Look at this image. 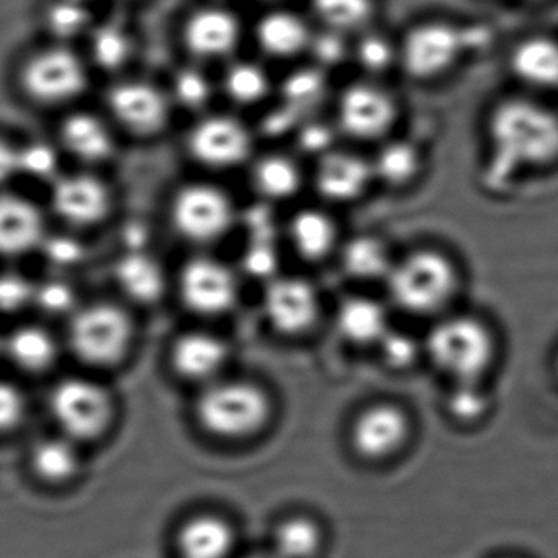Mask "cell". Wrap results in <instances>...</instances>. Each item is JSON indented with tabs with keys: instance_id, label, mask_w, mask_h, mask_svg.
<instances>
[{
	"instance_id": "6da1fadb",
	"label": "cell",
	"mask_w": 558,
	"mask_h": 558,
	"mask_svg": "<svg viewBox=\"0 0 558 558\" xmlns=\"http://www.w3.org/2000/svg\"><path fill=\"white\" fill-rule=\"evenodd\" d=\"M488 138L499 165L544 168L558 159V113L534 100H501L488 117Z\"/></svg>"
},
{
	"instance_id": "7a4b0ae2",
	"label": "cell",
	"mask_w": 558,
	"mask_h": 558,
	"mask_svg": "<svg viewBox=\"0 0 558 558\" xmlns=\"http://www.w3.org/2000/svg\"><path fill=\"white\" fill-rule=\"evenodd\" d=\"M387 286L398 308L411 315H433L456 295L459 274L446 254L417 250L391 266Z\"/></svg>"
},
{
	"instance_id": "3957f363",
	"label": "cell",
	"mask_w": 558,
	"mask_h": 558,
	"mask_svg": "<svg viewBox=\"0 0 558 558\" xmlns=\"http://www.w3.org/2000/svg\"><path fill=\"white\" fill-rule=\"evenodd\" d=\"M427 354L434 364L457 381H476L495 357V339L480 319L453 316L430 329Z\"/></svg>"
},
{
	"instance_id": "277c9868",
	"label": "cell",
	"mask_w": 558,
	"mask_h": 558,
	"mask_svg": "<svg viewBox=\"0 0 558 558\" xmlns=\"http://www.w3.org/2000/svg\"><path fill=\"white\" fill-rule=\"evenodd\" d=\"M197 416L214 436L243 439L263 429L270 416V401L256 385L221 381L201 395Z\"/></svg>"
},
{
	"instance_id": "5b68a950",
	"label": "cell",
	"mask_w": 558,
	"mask_h": 558,
	"mask_svg": "<svg viewBox=\"0 0 558 558\" xmlns=\"http://www.w3.org/2000/svg\"><path fill=\"white\" fill-rule=\"evenodd\" d=\"M469 34L447 22H424L404 35L398 61L414 81H434L449 73L470 47Z\"/></svg>"
},
{
	"instance_id": "8992f818",
	"label": "cell",
	"mask_w": 558,
	"mask_h": 558,
	"mask_svg": "<svg viewBox=\"0 0 558 558\" xmlns=\"http://www.w3.org/2000/svg\"><path fill=\"white\" fill-rule=\"evenodd\" d=\"M132 323L125 312L113 305L87 306L76 313L70 326L74 354L86 364L112 365L129 351Z\"/></svg>"
},
{
	"instance_id": "52a82bcc",
	"label": "cell",
	"mask_w": 558,
	"mask_h": 558,
	"mask_svg": "<svg viewBox=\"0 0 558 558\" xmlns=\"http://www.w3.org/2000/svg\"><path fill=\"white\" fill-rule=\"evenodd\" d=\"M51 413L70 439H94L112 420V398L106 388L86 378H66L51 391Z\"/></svg>"
},
{
	"instance_id": "ba28073f",
	"label": "cell",
	"mask_w": 558,
	"mask_h": 558,
	"mask_svg": "<svg viewBox=\"0 0 558 558\" xmlns=\"http://www.w3.org/2000/svg\"><path fill=\"white\" fill-rule=\"evenodd\" d=\"M230 198L220 189L197 184L182 189L172 205V220L182 236L195 243L220 240L233 223Z\"/></svg>"
},
{
	"instance_id": "9c48e42d",
	"label": "cell",
	"mask_w": 558,
	"mask_h": 558,
	"mask_svg": "<svg viewBox=\"0 0 558 558\" xmlns=\"http://www.w3.org/2000/svg\"><path fill=\"white\" fill-rule=\"evenodd\" d=\"M393 97L371 83H355L342 90L338 102V125L349 138L374 142L388 135L397 120Z\"/></svg>"
},
{
	"instance_id": "30bf717a",
	"label": "cell",
	"mask_w": 558,
	"mask_h": 558,
	"mask_svg": "<svg viewBox=\"0 0 558 558\" xmlns=\"http://www.w3.org/2000/svg\"><path fill=\"white\" fill-rule=\"evenodd\" d=\"M86 71L80 58L66 50L35 54L22 71V86L41 104H61L86 89Z\"/></svg>"
},
{
	"instance_id": "8fae6325",
	"label": "cell",
	"mask_w": 558,
	"mask_h": 558,
	"mask_svg": "<svg viewBox=\"0 0 558 558\" xmlns=\"http://www.w3.org/2000/svg\"><path fill=\"white\" fill-rule=\"evenodd\" d=\"M263 308L267 322L277 332L300 336L315 326L319 300L308 280L276 277L264 290Z\"/></svg>"
},
{
	"instance_id": "7c38bea8",
	"label": "cell",
	"mask_w": 558,
	"mask_h": 558,
	"mask_svg": "<svg viewBox=\"0 0 558 558\" xmlns=\"http://www.w3.org/2000/svg\"><path fill=\"white\" fill-rule=\"evenodd\" d=\"M181 293L192 312L198 315H221L236 302L238 283L225 264L198 257L184 267Z\"/></svg>"
},
{
	"instance_id": "4fadbf2b",
	"label": "cell",
	"mask_w": 558,
	"mask_h": 558,
	"mask_svg": "<svg viewBox=\"0 0 558 558\" xmlns=\"http://www.w3.org/2000/svg\"><path fill=\"white\" fill-rule=\"evenodd\" d=\"M189 146L194 158L208 168H233L246 161L253 138L238 120L210 117L195 126Z\"/></svg>"
},
{
	"instance_id": "5bb4252c",
	"label": "cell",
	"mask_w": 558,
	"mask_h": 558,
	"mask_svg": "<svg viewBox=\"0 0 558 558\" xmlns=\"http://www.w3.org/2000/svg\"><path fill=\"white\" fill-rule=\"evenodd\" d=\"M374 179L372 162L354 153L329 149L316 165V191L336 204L357 201L368 191Z\"/></svg>"
},
{
	"instance_id": "9a60e30c",
	"label": "cell",
	"mask_w": 558,
	"mask_h": 558,
	"mask_svg": "<svg viewBox=\"0 0 558 558\" xmlns=\"http://www.w3.org/2000/svg\"><path fill=\"white\" fill-rule=\"evenodd\" d=\"M408 433L410 424L400 408L375 404L355 420L352 444L365 459H385L401 449Z\"/></svg>"
},
{
	"instance_id": "2e32d148",
	"label": "cell",
	"mask_w": 558,
	"mask_h": 558,
	"mask_svg": "<svg viewBox=\"0 0 558 558\" xmlns=\"http://www.w3.org/2000/svg\"><path fill=\"white\" fill-rule=\"evenodd\" d=\"M109 106L116 119L138 135H155L168 122V100L149 84H119L110 93Z\"/></svg>"
},
{
	"instance_id": "e0dca14e",
	"label": "cell",
	"mask_w": 558,
	"mask_h": 558,
	"mask_svg": "<svg viewBox=\"0 0 558 558\" xmlns=\"http://www.w3.org/2000/svg\"><path fill=\"white\" fill-rule=\"evenodd\" d=\"M51 204L63 220L86 227L106 217L110 205L109 191L93 175H64L54 181Z\"/></svg>"
},
{
	"instance_id": "ac0fdd59",
	"label": "cell",
	"mask_w": 558,
	"mask_h": 558,
	"mask_svg": "<svg viewBox=\"0 0 558 558\" xmlns=\"http://www.w3.org/2000/svg\"><path fill=\"white\" fill-rule=\"evenodd\" d=\"M40 210L17 195H0V254L21 256L44 241Z\"/></svg>"
},
{
	"instance_id": "d6986e66",
	"label": "cell",
	"mask_w": 558,
	"mask_h": 558,
	"mask_svg": "<svg viewBox=\"0 0 558 558\" xmlns=\"http://www.w3.org/2000/svg\"><path fill=\"white\" fill-rule=\"evenodd\" d=\"M240 22L225 9H204L189 19L185 44L202 58L228 57L240 41Z\"/></svg>"
},
{
	"instance_id": "ffe728a7",
	"label": "cell",
	"mask_w": 558,
	"mask_h": 558,
	"mask_svg": "<svg viewBox=\"0 0 558 558\" xmlns=\"http://www.w3.org/2000/svg\"><path fill=\"white\" fill-rule=\"evenodd\" d=\"M511 73L525 86L558 89V41L548 37H529L512 48Z\"/></svg>"
},
{
	"instance_id": "44dd1931",
	"label": "cell",
	"mask_w": 558,
	"mask_h": 558,
	"mask_svg": "<svg viewBox=\"0 0 558 558\" xmlns=\"http://www.w3.org/2000/svg\"><path fill=\"white\" fill-rule=\"evenodd\" d=\"M313 34L306 22L292 12L277 11L264 15L256 27L260 50L277 60H289L308 50Z\"/></svg>"
},
{
	"instance_id": "7402d4cb",
	"label": "cell",
	"mask_w": 558,
	"mask_h": 558,
	"mask_svg": "<svg viewBox=\"0 0 558 558\" xmlns=\"http://www.w3.org/2000/svg\"><path fill=\"white\" fill-rule=\"evenodd\" d=\"M227 345L207 332H189L175 341L172 364L182 377L208 380L223 368Z\"/></svg>"
},
{
	"instance_id": "603a6c76",
	"label": "cell",
	"mask_w": 558,
	"mask_h": 558,
	"mask_svg": "<svg viewBox=\"0 0 558 558\" xmlns=\"http://www.w3.org/2000/svg\"><path fill=\"white\" fill-rule=\"evenodd\" d=\"M233 544V529L217 515L191 519L182 525L178 537L182 558H228Z\"/></svg>"
},
{
	"instance_id": "cb8c5ba5",
	"label": "cell",
	"mask_w": 558,
	"mask_h": 558,
	"mask_svg": "<svg viewBox=\"0 0 558 558\" xmlns=\"http://www.w3.org/2000/svg\"><path fill=\"white\" fill-rule=\"evenodd\" d=\"M289 238L293 250L302 259L318 263L335 250L338 241L335 221L322 210H300L289 225Z\"/></svg>"
},
{
	"instance_id": "d4e9b609",
	"label": "cell",
	"mask_w": 558,
	"mask_h": 558,
	"mask_svg": "<svg viewBox=\"0 0 558 558\" xmlns=\"http://www.w3.org/2000/svg\"><path fill=\"white\" fill-rule=\"evenodd\" d=\"M336 325L342 338L354 344L380 342L388 332L384 306L367 296H351L339 305Z\"/></svg>"
},
{
	"instance_id": "484cf974",
	"label": "cell",
	"mask_w": 558,
	"mask_h": 558,
	"mask_svg": "<svg viewBox=\"0 0 558 558\" xmlns=\"http://www.w3.org/2000/svg\"><path fill=\"white\" fill-rule=\"evenodd\" d=\"M117 282L123 292L138 303H153L161 299L166 280L161 266L148 254L133 251L117 264Z\"/></svg>"
},
{
	"instance_id": "4316f807",
	"label": "cell",
	"mask_w": 558,
	"mask_h": 558,
	"mask_svg": "<svg viewBox=\"0 0 558 558\" xmlns=\"http://www.w3.org/2000/svg\"><path fill=\"white\" fill-rule=\"evenodd\" d=\"M64 148L87 162L104 161L112 155L113 142L107 126L96 117L77 113L61 129Z\"/></svg>"
},
{
	"instance_id": "83f0119b",
	"label": "cell",
	"mask_w": 558,
	"mask_h": 558,
	"mask_svg": "<svg viewBox=\"0 0 558 558\" xmlns=\"http://www.w3.org/2000/svg\"><path fill=\"white\" fill-rule=\"evenodd\" d=\"M341 266L351 279L371 282L381 277L387 279L393 264L387 246L378 238L362 234L352 238L342 247Z\"/></svg>"
},
{
	"instance_id": "f1b7e54d",
	"label": "cell",
	"mask_w": 558,
	"mask_h": 558,
	"mask_svg": "<svg viewBox=\"0 0 558 558\" xmlns=\"http://www.w3.org/2000/svg\"><path fill=\"white\" fill-rule=\"evenodd\" d=\"M253 184L263 197L270 201H287L299 194L302 172L293 159L282 155H270L254 165Z\"/></svg>"
},
{
	"instance_id": "f546056e",
	"label": "cell",
	"mask_w": 558,
	"mask_h": 558,
	"mask_svg": "<svg viewBox=\"0 0 558 558\" xmlns=\"http://www.w3.org/2000/svg\"><path fill=\"white\" fill-rule=\"evenodd\" d=\"M4 348L19 367L31 372H41L53 365L58 352L53 338L35 326L12 332Z\"/></svg>"
},
{
	"instance_id": "4dcf8cb0",
	"label": "cell",
	"mask_w": 558,
	"mask_h": 558,
	"mask_svg": "<svg viewBox=\"0 0 558 558\" xmlns=\"http://www.w3.org/2000/svg\"><path fill=\"white\" fill-rule=\"evenodd\" d=\"M32 465L41 480L66 482L76 475L80 456L70 437H54L37 444L32 453Z\"/></svg>"
},
{
	"instance_id": "1f68e13d",
	"label": "cell",
	"mask_w": 558,
	"mask_h": 558,
	"mask_svg": "<svg viewBox=\"0 0 558 558\" xmlns=\"http://www.w3.org/2000/svg\"><path fill=\"white\" fill-rule=\"evenodd\" d=\"M312 9L326 31L341 35L364 31L374 17L372 0H312Z\"/></svg>"
},
{
	"instance_id": "d6a6232c",
	"label": "cell",
	"mask_w": 558,
	"mask_h": 558,
	"mask_svg": "<svg viewBox=\"0 0 558 558\" xmlns=\"http://www.w3.org/2000/svg\"><path fill=\"white\" fill-rule=\"evenodd\" d=\"M322 547V531L312 519L295 515L277 525L274 551L279 558H313Z\"/></svg>"
},
{
	"instance_id": "836d02e7",
	"label": "cell",
	"mask_w": 558,
	"mask_h": 558,
	"mask_svg": "<svg viewBox=\"0 0 558 558\" xmlns=\"http://www.w3.org/2000/svg\"><path fill=\"white\" fill-rule=\"evenodd\" d=\"M420 153L404 142H391L378 151L372 162L375 179L390 187H404L416 179L420 172Z\"/></svg>"
},
{
	"instance_id": "e575fe53",
	"label": "cell",
	"mask_w": 558,
	"mask_h": 558,
	"mask_svg": "<svg viewBox=\"0 0 558 558\" xmlns=\"http://www.w3.org/2000/svg\"><path fill=\"white\" fill-rule=\"evenodd\" d=\"M225 89L231 100L241 106H253L269 94L270 83L266 71L254 63H236L225 76Z\"/></svg>"
},
{
	"instance_id": "d590c367",
	"label": "cell",
	"mask_w": 558,
	"mask_h": 558,
	"mask_svg": "<svg viewBox=\"0 0 558 558\" xmlns=\"http://www.w3.org/2000/svg\"><path fill=\"white\" fill-rule=\"evenodd\" d=\"M354 57L365 73L381 74L393 66L398 51L381 35L364 34L354 47Z\"/></svg>"
},
{
	"instance_id": "8d00e7d4",
	"label": "cell",
	"mask_w": 558,
	"mask_h": 558,
	"mask_svg": "<svg viewBox=\"0 0 558 558\" xmlns=\"http://www.w3.org/2000/svg\"><path fill=\"white\" fill-rule=\"evenodd\" d=\"M93 54L106 70H117L130 57V40L116 27H104L94 34Z\"/></svg>"
},
{
	"instance_id": "74e56055",
	"label": "cell",
	"mask_w": 558,
	"mask_h": 558,
	"mask_svg": "<svg viewBox=\"0 0 558 558\" xmlns=\"http://www.w3.org/2000/svg\"><path fill=\"white\" fill-rule=\"evenodd\" d=\"M488 404V397L476 387V381H459V387L449 397V411L460 421L480 420Z\"/></svg>"
},
{
	"instance_id": "f35d334b",
	"label": "cell",
	"mask_w": 558,
	"mask_h": 558,
	"mask_svg": "<svg viewBox=\"0 0 558 558\" xmlns=\"http://www.w3.org/2000/svg\"><path fill=\"white\" fill-rule=\"evenodd\" d=\"M174 93L189 109H201L210 99V83L201 71L185 70L175 77Z\"/></svg>"
},
{
	"instance_id": "ab89813d",
	"label": "cell",
	"mask_w": 558,
	"mask_h": 558,
	"mask_svg": "<svg viewBox=\"0 0 558 558\" xmlns=\"http://www.w3.org/2000/svg\"><path fill=\"white\" fill-rule=\"evenodd\" d=\"M87 12L73 2L53 5L48 14V25L58 37L70 38L84 31L87 25Z\"/></svg>"
},
{
	"instance_id": "60d3db41",
	"label": "cell",
	"mask_w": 558,
	"mask_h": 558,
	"mask_svg": "<svg viewBox=\"0 0 558 558\" xmlns=\"http://www.w3.org/2000/svg\"><path fill=\"white\" fill-rule=\"evenodd\" d=\"M19 156H21V172L32 178H53L57 172V153L44 143H35L27 148L19 149Z\"/></svg>"
},
{
	"instance_id": "b9f144b4",
	"label": "cell",
	"mask_w": 558,
	"mask_h": 558,
	"mask_svg": "<svg viewBox=\"0 0 558 558\" xmlns=\"http://www.w3.org/2000/svg\"><path fill=\"white\" fill-rule=\"evenodd\" d=\"M310 51L318 63L325 66H335L342 63L348 54V45H345L344 35L336 32L325 31L323 34L313 35Z\"/></svg>"
},
{
	"instance_id": "7bdbcfd3",
	"label": "cell",
	"mask_w": 558,
	"mask_h": 558,
	"mask_svg": "<svg viewBox=\"0 0 558 558\" xmlns=\"http://www.w3.org/2000/svg\"><path fill=\"white\" fill-rule=\"evenodd\" d=\"M25 416V400L21 390L0 380V433L14 429Z\"/></svg>"
},
{
	"instance_id": "ee69618b",
	"label": "cell",
	"mask_w": 558,
	"mask_h": 558,
	"mask_svg": "<svg viewBox=\"0 0 558 558\" xmlns=\"http://www.w3.org/2000/svg\"><path fill=\"white\" fill-rule=\"evenodd\" d=\"M381 349H384L385 357L395 367H407L413 364L417 355V345L410 336L404 332H391L381 338Z\"/></svg>"
},
{
	"instance_id": "f6af8a7d",
	"label": "cell",
	"mask_w": 558,
	"mask_h": 558,
	"mask_svg": "<svg viewBox=\"0 0 558 558\" xmlns=\"http://www.w3.org/2000/svg\"><path fill=\"white\" fill-rule=\"evenodd\" d=\"M34 295L31 286L21 277L5 276L0 277V310L21 308L31 296Z\"/></svg>"
},
{
	"instance_id": "bcb514c9",
	"label": "cell",
	"mask_w": 558,
	"mask_h": 558,
	"mask_svg": "<svg viewBox=\"0 0 558 558\" xmlns=\"http://www.w3.org/2000/svg\"><path fill=\"white\" fill-rule=\"evenodd\" d=\"M38 303L41 308L50 313H63L73 306L74 296L70 287L61 282L45 283L37 292Z\"/></svg>"
},
{
	"instance_id": "7dc6e473",
	"label": "cell",
	"mask_w": 558,
	"mask_h": 558,
	"mask_svg": "<svg viewBox=\"0 0 558 558\" xmlns=\"http://www.w3.org/2000/svg\"><path fill=\"white\" fill-rule=\"evenodd\" d=\"M47 253L53 263L61 264V266H70L83 256L80 244L76 241L66 240V238H57L48 243Z\"/></svg>"
},
{
	"instance_id": "c3c4849f",
	"label": "cell",
	"mask_w": 558,
	"mask_h": 558,
	"mask_svg": "<svg viewBox=\"0 0 558 558\" xmlns=\"http://www.w3.org/2000/svg\"><path fill=\"white\" fill-rule=\"evenodd\" d=\"M21 172V156L19 149L0 140V185L11 181L15 174Z\"/></svg>"
},
{
	"instance_id": "681fc988",
	"label": "cell",
	"mask_w": 558,
	"mask_h": 558,
	"mask_svg": "<svg viewBox=\"0 0 558 558\" xmlns=\"http://www.w3.org/2000/svg\"><path fill=\"white\" fill-rule=\"evenodd\" d=\"M274 266H276V260H274L272 254L267 253V251L257 250L253 251L251 254H247V270L256 274V276H266L267 272L272 270Z\"/></svg>"
},
{
	"instance_id": "f907efd6",
	"label": "cell",
	"mask_w": 558,
	"mask_h": 558,
	"mask_svg": "<svg viewBox=\"0 0 558 558\" xmlns=\"http://www.w3.org/2000/svg\"><path fill=\"white\" fill-rule=\"evenodd\" d=\"M326 136H328V133L322 132V126L316 125L313 129L306 130L305 135H303V143L310 149H315V151L322 149L323 155H325L326 151H329V140H326Z\"/></svg>"
},
{
	"instance_id": "816d5d0a",
	"label": "cell",
	"mask_w": 558,
	"mask_h": 558,
	"mask_svg": "<svg viewBox=\"0 0 558 558\" xmlns=\"http://www.w3.org/2000/svg\"><path fill=\"white\" fill-rule=\"evenodd\" d=\"M247 558H279V557H276V555L270 554V555H253V557H247Z\"/></svg>"
},
{
	"instance_id": "f5cc1de1",
	"label": "cell",
	"mask_w": 558,
	"mask_h": 558,
	"mask_svg": "<svg viewBox=\"0 0 558 558\" xmlns=\"http://www.w3.org/2000/svg\"><path fill=\"white\" fill-rule=\"evenodd\" d=\"M2 348H4V345H2V342H0V351H2Z\"/></svg>"
},
{
	"instance_id": "db71d44e",
	"label": "cell",
	"mask_w": 558,
	"mask_h": 558,
	"mask_svg": "<svg viewBox=\"0 0 558 558\" xmlns=\"http://www.w3.org/2000/svg\"><path fill=\"white\" fill-rule=\"evenodd\" d=\"M557 364H558V361H557Z\"/></svg>"
}]
</instances>
